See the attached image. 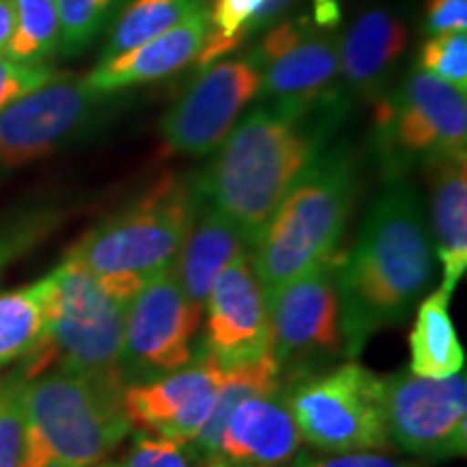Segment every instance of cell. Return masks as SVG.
Segmentation results:
<instances>
[{
	"mask_svg": "<svg viewBox=\"0 0 467 467\" xmlns=\"http://www.w3.org/2000/svg\"><path fill=\"white\" fill-rule=\"evenodd\" d=\"M223 377L225 368L203 355L171 375L128 383L124 402L130 429L189 446L206 426Z\"/></svg>",
	"mask_w": 467,
	"mask_h": 467,
	"instance_id": "obj_15",
	"label": "cell"
},
{
	"mask_svg": "<svg viewBox=\"0 0 467 467\" xmlns=\"http://www.w3.org/2000/svg\"><path fill=\"white\" fill-rule=\"evenodd\" d=\"M46 279V337L26 366L28 379L52 364L83 375H124L128 303L110 295L100 279L67 258Z\"/></svg>",
	"mask_w": 467,
	"mask_h": 467,
	"instance_id": "obj_6",
	"label": "cell"
},
{
	"mask_svg": "<svg viewBox=\"0 0 467 467\" xmlns=\"http://www.w3.org/2000/svg\"><path fill=\"white\" fill-rule=\"evenodd\" d=\"M119 5L121 0H55L61 31L58 50L66 57H74L89 48L109 26Z\"/></svg>",
	"mask_w": 467,
	"mask_h": 467,
	"instance_id": "obj_28",
	"label": "cell"
},
{
	"mask_svg": "<svg viewBox=\"0 0 467 467\" xmlns=\"http://www.w3.org/2000/svg\"><path fill=\"white\" fill-rule=\"evenodd\" d=\"M258 89L260 67L249 55L202 67L182 98L162 117V143L178 154H210L225 141Z\"/></svg>",
	"mask_w": 467,
	"mask_h": 467,
	"instance_id": "obj_14",
	"label": "cell"
},
{
	"mask_svg": "<svg viewBox=\"0 0 467 467\" xmlns=\"http://www.w3.org/2000/svg\"><path fill=\"white\" fill-rule=\"evenodd\" d=\"M202 7H206V0H132L110 28L102 61L159 37Z\"/></svg>",
	"mask_w": 467,
	"mask_h": 467,
	"instance_id": "obj_25",
	"label": "cell"
},
{
	"mask_svg": "<svg viewBox=\"0 0 467 467\" xmlns=\"http://www.w3.org/2000/svg\"><path fill=\"white\" fill-rule=\"evenodd\" d=\"M46 279L0 295V366L31 358L46 337Z\"/></svg>",
	"mask_w": 467,
	"mask_h": 467,
	"instance_id": "obj_24",
	"label": "cell"
},
{
	"mask_svg": "<svg viewBox=\"0 0 467 467\" xmlns=\"http://www.w3.org/2000/svg\"><path fill=\"white\" fill-rule=\"evenodd\" d=\"M301 440L320 452H375L392 446L385 413V379L348 361L301 375L284 394Z\"/></svg>",
	"mask_w": 467,
	"mask_h": 467,
	"instance_id": "obj_8",
	"label": "cell"
},
{
	"mask_svg": "<svg viewBox=\"0 0 467 467\" xmlns=\"http://www.w3.org/2000/svg\"><path fill=\"white\" fill-rule=\"evenodd\" d=\"M124 375L57 368L28 379L26 467H96L130 433Z\"/></svg>",
	"mask_w": 467,
	"mask_h": 467,
	"instance_id": "obj_4",
	"label": "cell"
},
{
	"mask_svg": "<svg viewBox=\"0 0 467 467\" xmlns=\"http://www.w3.org/2000/svg\"><path fill=\"white\" fill-rule=\"evenodd\" d=\"M110 96L58 74L0 113V169L44 159L100 119Z\"/></svg>",
	"mask_w": 467,
	"mask_h": 467,
	"instance_id": "obj_11",
	"label": "cell"
},
{
	"mask_svg": "<svg viewBox=\"0 0 467 467\" xmlns=\"http://www.w3.org/2000/svg\"><path fill=\"white\" fill-rule=\"evenodd\" d=\"M200 320L202 309L189 299L173 268L143 284L126 307L121 359L126 383L130 377L150 381L189 366Z\"/></svg>",
	"mask_w": 467,
	"mask_h": 467,
	"instance_id": "obj_9",
	"label": "cell"
},
{
	"mask_svg": "<svg viewBox=\"0 0 467 467\" xmlns=\"http://www.w3.org/2000/svg\"><path fill=\"white\" fill-rule=\"evenodd\" d=\"M389 441L426 459L463 457L467 448V381L463 372L424 379L400 372L385 379Z\"/></svg>",
	"mask_w": 467,
	"mask_h": 467,
	"instance_id": "obj_12",
	"label": "cell"
},
{
	"mask_svg": "<svg viewBox=\"0 0 467 467\" xmlns=\"http://www.w3.org/2000/svg\"><path fill=\"white\" fill-rule=\"evenodd\" d=\"M202 461L191 446L165 437L141 435L119 461H102L96 467H200Z\"/></svg>",
	"mask_w": 467,
	"mask_h": 467,
	"instance_id": "obj_31",
	"label": "cell"
},
{
	"mask_svg": "<svg viewBox=\"0 0 467 467\" xmlns=\"http://www.w3.org/2000/svg\"><path fill=\"white\" fill-rule=\"evenodd\" d=\"M358 197V165L347 148L318 154L251 244L255 277L273 296L334 255Z\"/></svg>",
	"mask_w": 467,
	"mask_h": 467,
	"instance_id": "obj_3",
	"label": "cell"
},
{
	"mask_svg": "<svg viewBox=\"0 0 467 467\" xmlns=\"http://www.w3.org/2000/svg\"><path fill=\"white\" fill-rule=\"evenodd\" d=\"M44 221H25V223H17L9 230L0 232V271L9 265L16 255H20L28 244L35 243L39 238V234L44 230Z\"/></svg>",
	"mask_w": 467,
	"mask_h": 467,
	"instance_id": "obj_35",
	"label": "cell"
},
{
	"mask_svg": "<svg viewBox=\"0 0 467 467\" xmlns=\"http://www.w3.org/2000/svg\"><path fill=\"white\" fill-rule=\"evenodd\" d=\"M57 76L48 66H31L9 57L7 52H0V113L20 98L48 85Z\"/></svg>",
	"mask_w": 467,
	"mask_h": 467,
	"instance_id": "obj_32",
	"label": "cell"
},
{
	"mask_svg": "<svg viewBox=\"0 0 467 467\" xmlns=\"http://www.w3.org/2000/svg\"><path fill=\"white\" fill-rule=\"evenodd\" d=\"M431 175L433 249L443 266L441 290L452 295L467 271V159L440 161Z\"/></svg>",
	"mask_w": 467,
	"mask_h": 467,
	"instance_id": "obj_21",
	"label": "cell"
},
{
	"mask_svg": "<svg viewBox=\"0 0 467 467\" xmlns=\"http://www.w3.org/2000/svg\"><path fill=\"white\" fill-rule=\"evenodd\" d=\"M26 383L22 368L0 379V467H26Z\"/></svg>",
	"mask_w": 467,
	"mask_h": 467,
	"instance_id": "obj_27",
	"label": "cell"
},
{
	"mask_svg": "<svg viewBox=\"0 0 467 467\" xmlns=\"http://www.w3.org/2000/svg\"><path fill=\"white\" fill-rule=\"evenodd\" d=\"M433 273V238L420 195L402 178H392L372 203L348 258L340 260L337 290L348 358L383 327L405 318Z\"/></svg>",
	"mask_w": 467,
	"mask_h": 467,
	"instance_id": "obj_1",
	"label": "cell"
},
{
	"mask_svg": "<svg viewBox=\"0 0 467 467\" xmlns=\"http://www.w3.org/2000/svg\"><path fill=\"white\" fill-rule=\"evenodd\" d=\"M208 35V7L195 11L178 26L137 48L104 58L93 72L83 76L87 87L104 96H115L128 87L167 78L197 61Z\"/></svg>",
	"mask_w": 467,
	"mask_h": 467,
	"instance_id": "obj_19",
	"label": "cell"
},
{
	"mask_svg": "<svg viewBox=\"0 0 467 467\" xmlns=\"http://www.w3.org/2000/svg\"><path fill=\"white\" fill-rule=\"evenodd\" d=\"M418 67L446 85L467 91V33L452 31L431 35L420 50Z\"/></svg>",
	"mask_w": 467,
	"mask_h": 467,
	"instance_id": "obj_30",
	"label": "cell"
},
{
	"mask_svg": "<svg viewBox=\"0 0 467 467\" xmlns=\"http://www.w3.org/2000/svg\"><path fill=\"white\" fill-rule=\"evenodd\" d=\"M337 273L340 260L331 255L266 299L268 350L282 372L290 368L303 375L309 361L334 358L344 350Z\"/></svg>",
	"mask_w": 467,
	"mask_h": 467,
	"instance_id": "obj_10",
	"label": "cell"
},
{
	"mask_svg": "<svg viewBox=\"0 0 467 467\" xmlns=\"http://www.w3.org/2000/svg\"><path fill=\"white\" fill-rule=\"evenodd\" d=\"M197 192L184 180L165 175L137 202L91 227L67 251L107 285L130 299L151 277L173 268L195 213Z\"/></svg>",
	"mask_w": 467,
	"mask_h": 467,
	"instance_id": "obj_5",
	"label": "cell"
},
{
	"mask_svg": "<svg viewBox=\"0 0 467 467\" xmlns=\"http://www.w3.org/2000/svg\"><path fill=\"white\" fill-rule=\"evenodd\" d=\"M451 296L437 288L420 303L409 344L411 375L424 379H448L463 372L465 353L451 318Z\"/></svg>",
	"mask_w": 467,
	"mask_h": 467,
	"instance_id": "obj_22",
	"label": "cell"
},
{
	"mask_svg": "<svg viewBox=\"0 0 467 467\" xmlns=\"http://www.w3.org/2000/svg\"><path fill=\"white\" fill-rule=\"evenodd\" d=\"M295 467H424V465L411 463V461L385 457V454H377V452H344V454H331V457H323V459L303 457Z\"/></svg>",
	"mask_w": 467,
	"mask_h": 467,
	"instance_id": "obj_34",
	"label": "cell"
},
{
	"mask_svg": "<svg viewBox=\"0 0 467 467\" xmlns=\"http://www.w3.org/2000/svg\"><path fill=\"white\" fill-rule=\"evenodd\" d=\"M241 251H251L243 232L197 192L195 213L175 258L173 273L189 299L202 312L206 307L214 279Z\"/></svg>",
	"mask_w": 467,
	"mask_h": 467,
	"instance_id": "obj_20",
	"label": "cell"
},
{
	"mask_svg": "<svg viewBox=\"0 0 467 467\" xmlns=\"http://www.w3.org/2000/svg\"><path fill=\"white\" fill-rule=\"evenodd\" d=\"M331 126L260 104L232 128L197 182V192L230 219L249 249L288 191L320 154Z\"/></svg>",
	"mask_w": 467,
	"mask_h": 467,
	"instance_id": "obj_2",
	"label": "cell"
},
{
	"mask_svg": "<svg viewBox=\"0 0 467 467\" xmlns=\"http://www.w3.org/2000/svg\"><path fill=\"white\" fill-rule=\"evenodd\" d=\"M405 17L389 7H370L340 37V85L344 96L379 102L407 48Z\"/></svg>",
	"mask_w": 467,
	"mask_h": 467,
	"instance_id": "obj_17",
	"label": "cell"
},
{
	"mask_svg": "<svg viewBox=\"0 0 467 467\" xmlns=\"http://www.w3.org/2000/svg\"><path fill=\"white\" fill-rule=\"evenodd\" d=\"M14 25H16L14 0H0V52L7 50L11 35H14Z\"/></svg>",
	"mask_w": 467,
	"mask_h": 467,
	"instance_id": "obj_36",
	"label": "cell"
},
{
	"mask_svg": "<svg viewBox=\"0 0 467 467\" xmlns=\"http://www.w3.org/2000/svg\"><path fill=\"white\" fill-rule=\"evenodd\" d=\"M258 98L265 107L334 128L342 113L340 37L318 25L277 50L260 66Z\"/></svg>",
	"mask_w": 467,
	"mask_h": 467,
	"instance_id": "obj_13",
	"label": "cell"
},
{
	"mask_svg": "<svg viewBox=\"0 0 467 467\" xmlns=\"http://www.w3.org/2000/svg\"><path fill=\"white\" fill-rule=\"evenodd\" d=\"M375 143L392 178L413 165L467 159L465 93L416 66L377 102Z\"/></svg>",
	"mask_w": 467,
	"mask_h": 467,
	"instance_id": "obj_7",
	"label": "cell"
},
{
	"mask_svg": "<svg viewBox=\"0 0 467 467\" xmlns=\"http://www.w3.org/2000/svg\"><path fill=\"white\" fill-rule=\"evenodd\" d=\"M424 28L429 35L467 31V0H429Z\"/></svg>",
	"mask_w": 467,
	"mask_h": 467,
	"instance_id": "obj_33",
	"label": "cell"
},
{
	"mask_svg": "<svg viewBox=\"0 0 467 467\" xmlns=\"http://www.w3.org/2000/svg\"><path fill=\"white\" fill-rule=\"evenodd\" d=\"M14 35L5 52L22 63L46 66L61 39L55 0H14Z\"/></svg>",
	"mask_w": 467,
	"mask_h": 467,
	"instance_id": "obj_26",
	"label": "cell"
},
{
	"mask_svg": "<svg viewBox=\"0 0 467 467\" xmlns=\"http://www.w3.org/2000/svg\"><path fill=\"white\" fill-rule=\"evenodd\" d=\"M203 312L208 317L203 355L221 368L247 364L268 353V306L249 251H241L219 273Z\"/></svg>",
	"mask_w": 467,
	"mask_h": 467,
	"instance_id": "obj_16",
	"label": "cell"
},
{
	"mask_svg": "<svg viewBox=\"0 0 467 467\" xmlns=\"http://www.w3.org/2000/svg\"><path fill=\"white\" fill-rule=\"evenodd\" d=\"M301 441L284 396H255L225 420L213 459L227 467H285L296 459Z\"/></svg>",
	"mask_w": 467,
	"mask_h": 467,
	"instance_id": "obj_18",
	"label": "cell"
},
{
	"mask_svg": "<svg viewBox=\"0 0 467 467\" xmlns=\"http://www.w3.org/2000/svg\"><path fill=\"white\" fill-rule=\"evenodd\" d=\"M262 3L265 0H214L213 11H208V35L195 61L197 66L217 63L227 52L244 44V31Z\"/></svg>",
	"mask_w": 467,
	"mask_h": 467,
	"instance_id": "obj_29",
	"label": "cell"
},
{
	"mask_svg": "<svg viewBox=\"0 0 467 467\" xmlns=\"http://www.w3.org/2000/svg\"><path fill=\"white\" fill-rule=\"evenodd\" d=\"M284 381L285 379L282 368H279L277 359L273 358L271 350L258 359L247 361V364L225 368V377L219 388L217 400H214L213 413H210L202 433L195 437V441L189 443L191 451L197 454V459L208 461L214 457L225 420L230 418V413L243 400L255 399V396L279 394Z\"/></svg>",
	"mask_w": 467,
	"mask_h": 467,
	"instance_id": "obj_23",
	"label": "cell"
}]
</instances>
